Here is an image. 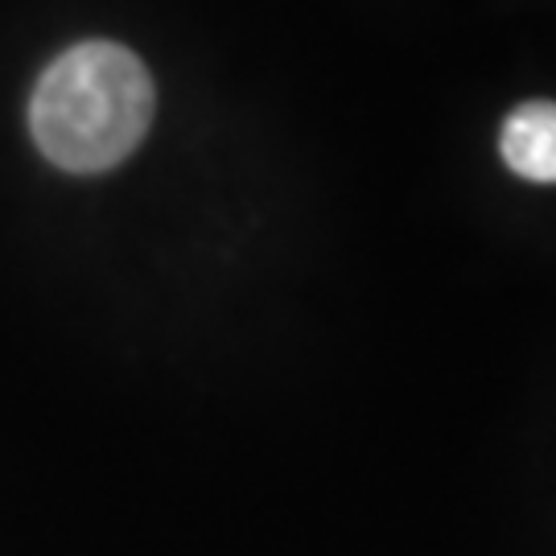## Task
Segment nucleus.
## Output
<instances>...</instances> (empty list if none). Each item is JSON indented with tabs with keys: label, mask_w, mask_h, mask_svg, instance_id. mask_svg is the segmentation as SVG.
Returning <instances> with one entry per match:
<instances>
[{
	"label": "nucleus",
	"mask_w": 556,
	"mask_h": 556,
	"mask_svg": "<svg viewBox=\"0 0 556 556\" xmlns=\"http://www.w3.org/2000/svg\"><path fill=\"white\" fill-rule=\"evenodd\" d=\"M157 91L144 62L116 41H79L46 66L29 96V132L66 174H103L137 149Z\"/></svg>",
	"instance_id": "obj_1"
},
{
	"label": "nucleus",
	"mask_w": 556,
	"mask_h": 556,
	"mask_svg": "<svg viewBox=\"0 0 556 556\" xmlns=\"http://www.w3.org/2000/svg\"><path fill=\"white\" fill-rule=\"evenodd\" d=\"M498 153L519 178L556 186V103H519L516 112L503 119Z\"/></svg>",
	"instance_id": "obj_2"
}]
</instances>
